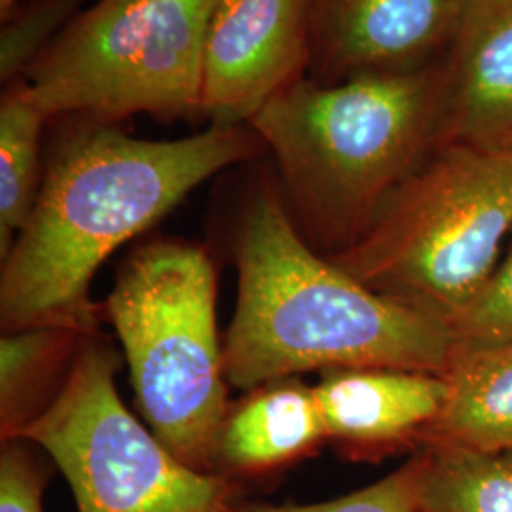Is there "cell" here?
Listing matches in <instances>:
<instances>
[{"label":"cell","instance_id":"cell-1","mask_svg":"<svg viewBox=\"0 0 512 512\" xmlns=\"http://www.w3.org/2000/svg\"><path fill=\"white\" fill-rule=\"evenodd\" d=\"M31 217L2 258L4 332L69 327L97 334L90 285L120 245L165 217L203 181L266 148L249 126L209 124L177 141L63 118Z\"/></svg>","mask_w":512,"mask_h":512},{"label":"cell","instance_id":"cell-2","mask_svg":"<svg viewBox=\"0 0 512 512\" xmlns=\"http://www.w3.org/2000/svg\"><path fill=\"white\" fill-rule=\"evenodd\" d=\"M238 304L222 346L228 384L255 389L311 370L444 374L452 332L368 289L298 232L275 177L255 184L236 232Z\"/></svg>","mask_w":512,"mask_h":512},{"label":"cell","instance_id":"cell-3","mask_svg":"<svg viewBox=\"0 0 512 512\" xmlns=\"http://www.w3.org/2000/svg\"><path fill=\"white\" fill-rule=\"evenodd\" d=\"M442 57L420 69L323 86L302 78L247 124L274 156L298 232L321 255L351 249L444 145Z\"/></svg>","mask_w":512,"mask_h":512},{"label":"cell","instance_id":"cell-4","mask_svg":"<svg viewBox=\"0 0 512 512\" xmlns=\"http://www.w3.org/2000/svg\"><path fill=\"white\" fill-rule=\"evenodd\" d=\"M511 236L512 148L448 143L395 192L365 238L330 260L450 329Z\"/></svg>","mask_w":512,"mask_h":512},{"label":"cell","instance_id":"cell-5","mask_svg":"<svg viewBox=\"0 0 512 512\" xmlns=\"http://www.w3.org/2000/svg\"><path fill=\"white\" fill-rule=\"evenodd\" d=\"M215 302L217 272L207 251L156 239L129 256L103 308L148 427L200 473H215L230 410Z\"/></svg>","mask_w":512,"mask_h":512},{"label":"cell","instance_id":"cell-6","mask_svg":"<svg viewBox=\"0 0 512 512\" xmlns=\"http://www.w3.org/2000/svg\"><path fill=\"white\" fill-rule=\"evenodd\" d=\"M211 6L213 0H95L18 80L50 120L202 116Z\"/></svg>","mask_w":512,"mask_h":512},{"label":"cell","instance_id":"cell-7","mask_svg":"<svg viewBox=\"0 0 512 512\" xmlns=\"http://www.w3.org/2000/svg\"><path fill=\"white\" fill-rule=\"evenodd\" d=\"M118 365L88 336L57 399L18 440L52 458L78 512H239L236 480L194 471L124 406Z\"/></svg>","mask_w":512,"mask_h":512},{"label":"cell","instance_id":"cell-8","mask_svg":"<svg viewBox=\"0 0 512 512\" xmlns=\"http://www.w3.org/2000/svg\"><path fill=\"white\" fill-rule=\"evenodd\" d=\"M308 0H213L205 31L202 116L247 126L308 76Z\"/></svg>","mask_w":512,"mask_h":512},{"label":"cell","instance_id":"cell-9","mask_svg":"<svg viewBox=\"0 0 512 512\" xmlns=\"http://www.w3.org/2000/svg\"><path fill=\"white\" fill-rule=\"evenodd\" d=\"M465 0H308V78L401 73L446 54Z\"/></svg>","mask_w":512,"mask_h":512},{"label":"cell","instance_id":"cell-10","mask_svg":"<svg viewBox=\"0 0 512 512\" xmlns=\"http://www.w3.org/2000/svg\"><path fill=\"white\" fill-rule=\"evenodd\" d=\"M444 145L512 148V0H465L442 55Z\"/></svg>","mask_w":512,"mask_h":512},{"label":"cell","instance_id":"cell-11","mask_svg":"<svg viewBox=\"0 0 512 512\" xmlns=\"http://www.w3.org/2000/svg\"><path fill=\"white\" fill-rule=\"evenodd\" d=\"M327 439L355 456H374L420 442L446 399L440 374L391 368L323 372L315 385Z\"/></svg>","mask_w":512,"mask_h":512},{"label":"cell","instance_id":"cell-12","mask_svg":"<svg viewBox=\"0 0 512 512\" xmlns=\"http://www.w3.org/2000/svg\"><path fill=\"white\" fill-rule=\"evenodd\" d=\"M327 439L315 387L298 378L258 385L230 410L220 427L215 473L264 476L308 458Z\"/></svg>","mask_w":512,"mask_h":512},{"label":"cell","instance_id":"cell-13","mask_svg":"<svg viewBox=\"0 0 512 512\" xmlns=\"http://www.w3.org/2000/svg\"><path fill=\"white\" fill-rule=\"evenodd\" d=\"M442 378L444 406L421 444L512 450V344L454 346Z\"/></svg>","mask_w":512,"mask_h":512},{"label":"cell","instance_id":"cell-14","mask_svg":"<svg viewBox=\"0 0 512 512\" xmlns=\"http://www.w3.org/2000/svg\"><path fill=\"white\" fill-rule=\"evenodd\" d=\"M69 327L8 330L0 340V439L18 440L67 382L84 340Z\"/></svg>","mask_w":512,"mask_h":512},{"label":"cell","instance_id":"cell-15","mask_svg":"<svg viewBox=\"0 0 512 512\" xmlns=\"http://www.w3.org/2000/svg\"><path fill=\"white\" fill-rule=\"evenodd\" d=\"M420 461V512H512V450L429 444Z\"/></svg>","mask_w":512,"mask_h":512},{"label":"cell","instance_id":"cell-16","mask_svg":"<svg viewBox=\"0 0 512 512\" xmlns=\"http://www.w3.org/2000/svg\"><path fill=\"white\" fill-rule=\"evenodd\" d=\"M50 118L16 80L0 101V256L8 255L37 202L42 184L40 139Z\"/></svg>","mask_w":512,"mask_h":512},{"label":"cell","instance_id":"cell-17","mask_svg":"<svg viewBox=\"0 0 512 512\" xmlns=\"http://www.w3.org/2000/svg\"><path fill=\"white\" fill-rule=\"evenodd\" d=\"M88 0H31L18 4L2 19L0 33V80L16 82L82 10Z\"/></svg>","mask_w":512,"mask_h":512},{"label":"cell","instance_id":"cell-18","mask_svg":"<svg viewBox=\"0 0 512 512\" xmlns=\"http://www.w3.org/2000/svg\"><path fill=\"white\" fill-rule=\"evenodd\" d=\"M454 346L512 344V245L492 277L450 323Z\"/></svg>","mask_w":512,"mask_h":512},{"label":"cell","instance_id":"cell-19","mask_svg":"<svg viewBox=\"0 0 512 512\" xmlns=\"http://www.w3.org/2000/svg\"><path fill=\"white\" fill-rule=\"evenodd\" d=\"M420 454L382 480L323 503H241L239 512H420Z\"/></svg>","mask_w":512,"mask_h":512},{"label":"cell","instance_id":"cell-20","mask_svg":"<svg viewBox=\"0 0 512 512\" xmlns=\"http://www.w3.org/2000/svg\"><path fill=\"white\" fill-rule=\"evenodd\" d=\"M48 473L23 440L2 442L0 512H42Z\"/></svg>","mask_w":512,"mask_h":512},{"label":"cell","instance_id":"cell-21","mask_svg":"<svg viewBox=\"0 0 512 512\" xmlns=\"http://www.w3.org/2000/svg\"><path fill=\"white\" fill-rule=\"evenodd\" d=\"M21 0H0V14H2V19L6 18L16 6H18Z\"/></svg>","mask_w":512,"mask_h":512}]
</instances>
